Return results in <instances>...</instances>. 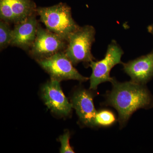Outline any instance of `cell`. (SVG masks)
I'll return each instance as SVG.
<instances>
[{
  "mask_svg": "<svg viewBox=\"0 0 153 153\" xmlns=\"http://www.w3.org/2000/svg\"><path fill=\"white\" fill-rule=\"evenodd\" d=\"M111 83L112 89L107 94L105 103L117 111L120 128L125 126L137 110L152 106L153 97L145 85L131 80L118 82L114 78Z\"/></svg>",
  "mask_w": 153,
  "mask_h": 153,
  "instance_id": "cell-1",
  "label": "cell"
},
{
  "mask_svg": "<svg viewBox=\"0 0 153 153\" xmlns=\"http://www.w3.org/2000/svg\"><path fill=\"white\" fill-rule=\"evenodd\" d=\"M37 14L47 30L68 41L69 36L79 27L72 17L71 8L60 3L49 7H39Z\"/></svg>",
  "mask_w": 153,
  "mask_h": 153,
  "instance_id": "cell-2",
  "label": "cell"
},
{
  "mask_svg": "<svg viewBox=\"0 0 153 153\" xmlns=\"http://www.w3.org/2000/svg\"><path fill=\"white\" fill-rule=\"evenodd\" d=\"M95 33L93 26L87 25L79 27L69 36L64 52L74 65L81 62L90 63L95 60L91 49Z\"/></svg>",
  "mask_w": 153,
  "mask_h": 153,
  "instance_id": "cell-3",
  "label": "cell"
},
{
  "mask_svg": "<svg viewBox=\"0 0 153 153\" xmlns=\"http://www.w3.org/2000/svg\"><path fill=\"white\" fill-rule=\"evenodd\" d=\"M123 54L121 48L115 41H112L108 45L103 59L90 62L89 66L92 71L90 78V90H96L98 85L102 82L113 81L114 78L111 77L110 71L116 65L122 64L121 59Z\"/></svg>",
  "mask_w": 153,
  "mask_h": 153,
  "instance_id": "cell-4",
  "label": "cell"
},
{
  "mask_svg": "<svg viewBox=\"0 0 153 153\" xmlns=\"http://www.w3.org/2000/svg\"><path fill=\"white\" fill-rule=\"evenodd\" d=\"M40 66L51 76V79L59 81L68 79L85 82L89 78L82 76L73 66V64L64 51L50 57L37 60Z\"/></svg>",
  "mask_w": 153,
  "mask_h": 153,
  "instance_id": "cell-5",
  "label": "cell"
},
{
  "mask_svg": "<svg viewBox=\"0 0 153 153\" xmlns=\"http://www.w3.org/2000/svg\"><path fill=\"white\" fill-rule=\"evenodd\" d=\"M67 44V41L62 37L39 25L36 39L29 49V53L36 60H40L64 51Z\"/></svg>",
  "mask_w": 153,
  "mask_h": 153,
  "instance_id": "cell-6",
  "label": "cell"
},
{
  "mask_svg": "<svg viewBox=\"0 0 153 153\" xmlns=\"http://www.w3.org/2000/svg\"><path fill=\"white\" fill-rule=\"evenodd\" d=\"M60 81L51 79L42 88V98L45 104L52 112L61 116L70 113L72 104L64 95L60 85Z\"/></svg>",
  "mask_w": 153,
  "mask_h": 153,
  "instance_id": "cell-7",
  "label": "cell"
},
{
  "mask_svg": "<svg viewBox=\"0 0 153 153\" xmlns=\"http://www.w3.org/2000/svg\"><path fill=\"white\" fill-rule=\"evenodd\" d=\"M39 25L36 14L15 24L12 30L10 46L29 50L36 39Z\"/></svg>",
  "mask_w": 153,
  "mask_h": 153,
  "instance_id": "cell-8",
  "label": "cell"
},
{
  "mask_svg": "<svg viewBox=\"0 0 153 153\" xmlns=\"http://www.w3.org/2000/svg\"><path fill=\"white\" fill-rule=\"evenodd\" d=\"M122 64L131 81L145 85L153 76V50L147 55Z\"/></svg>",
  "mask_w": 153,
  "mask_h": 153,
  "instance_id": "cell-9",
  "label": "cell"
},
{
  "mask_svg": "<svg viewBox=\"0 0 153 153\" xmlns=\"http://www.w3.org/2000/svg\"><path fill=\"white\" fill-rule=\"evenodd\" d=\"M94 95L90 91L80 89L74 92L71 103L80 120L85 125L94 126L97 111L93 102Z\"/></svg>",
  "mask_w": 153,
  "mask_h": 153,
  "instance_id": "cell-10",
  "label": "cell"
},
{
  "mask_svg": "<svg viewBox=\"0 0 153 153\" xmlns=\"http://www.w3.org/2000/svg\"><path fill=\"white\" fill-rule=\"evenodd\" d=\"M15 19V24L37 13L36 4L32 0H9Z\"/></svg>",
  "mask_w": 153,
  "mask_h": 153,
  "instance_id": "cell-11",
  "label": "cell"
},
{
  "mask_svg": "<svg viewBox=\"0 0 153 153\" xmlns=\"http://www.w3.org/2000/svg\"><path fill=\"white\" fill-rule=\"evenodd\" d=\"M12 30L9 23L1 20L0 22V49L1 51L10 45Z\"/></svg>",
  "mask_w": 153,
  "mask_h": 153,
  "instance_id": "cell-12",
  "label": "cell"
},
{
  "mask_svg": "<svg viewBox=\"0 0 153 153\" xmlns=\"http://www.w3.org/2000/svg\"><path fill=\"white\" fill-rule=\"evenodd\" d=\"M115 121V116L111 111L103 110L97 113L94 124L95 126H108L113 124Z\"/></svg>",
  "mask_w": 153,
  "mask_h": 153,
  "instance_id": "cell-13",
  "label": "cell"
},
{
  "mask_svg": "<svg viewBox=\"0 0 153 153\" xmlns=\"http://www.w3.org/2000/svg\"><path fill=\"white\" fill-rule=\"evenodd\" d=\"M0 18L1 20L15 24V19L9 0H0Z\"/></svg>",
  "mask_w": 153,
  "mask_h": 153,
  "instance_id": "cell-14",
  "label": "cell"
},
{
  "mask_svg": "<svg viewBox=\"0 0 153 153\" xmlns=\"http://www.w3.org/2000/svg\"><path fill=\"white\" fill-rule=\"evenodd\" d=\"M70 134L69 131H66L59 137V140L61 143V146L60 153H74V152L69 143Z\"/></svg>",
  "mask_w": 153,
  "mask_h": 153,
  "instance_id": "cell-15",
  "label": "cell"
},
{
  "mask_svg": "<svg viewBox=\"0 0 153 153\" xmlns=\"http://www.w3.org/2000/svg\"><path fill=\"white\" fill-rule=\"evenodd\" d=\"M148 32L152 34L153 36V24L149 26L147 28Z\"/></svg>",
  "mask_w": 153,
  "mask_h": 153,
  "instance_id": "cell-16",
  "label": "cell"
}]
</instances>
